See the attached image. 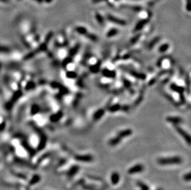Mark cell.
Instances as JSON below:
<instances>
[{
    "instance_id": "cell-1",
    "label": "cell",
    "mask_w": 191,
    "mask_h": 190,
    "mask_svg": "<svg viewBox=\"0 0 191 190\" xmlns=\"http://www.w3.org/2000/svg\"><path fill=\"white\" fill-rule=\"evenodd\" d=\"M157 162L159 165L166 166V165H179L183 162V159L179 156L164 157L160 158L157 159Z\"/></svg>"
},
{
    "instance_id": "cell-2",
    "label": "cell",
    "mask_w": 191,
    "mask_h": 190,
    "mask_svg": "<svg viewBox=\"0 0 191 190\" xmlns=\"http://www.w3.org/2000/svg\"><path fill=\"white\" fill-rule=\"evenodd\" d=\"M74 159L80 162H91L93 160V156L92 154H77L74 156Z\"/></svg>"
},
{
    "instance_id": "cell-3",
    "label": "cell",
    "mask_w": 191,
    "mask_h": 190,
    "mask_svg": "<svg viewBox=\"0 0 191 190\" xmlns=\"http://www.w3.org/2000/svg\"><path fill=\"white\" fill-rule=\"evenodd\" d=\"M174 128H175V130H176L177 131H178V133H179V135H180L183 138V139H184V140H185L186 141V143H188L189 145H190L191 144V136H190V135H189V133H188V132H186L185 130H183V129L181 127L178 126L177 125H174Z\"/></svg>"
},
{
    "instance_id": "cell-4",
    "label": "cell",
    "mask_w": 191,
    "mask_h": 190,
    "mask_svg": "<svg viewBox=\"0 0 191 190\" xmlns=\"http://www.w3.org/2000/svg\"><path fill=\"white\" fill-rule=\"evenodd\" d=\"M144 170V166L141 164H137L131 167L127 170V173L129 175H135L141 173Z\"/></svg>"
},
{
    "instance_id": "cell-5",
    "label": "cell",
    "mask_w": 191,
    "mask_h": 190,
    "mask_svg": "<svg viewBox=\"0 0 191 190\" xmlns=\"http://www.w3.org/2000/svg\"><path fill=\"white\" fill-rule=\"evenodd\" d=\"M80 170V167L78 165H74L70 167L67 172V177L69 178H73Z\"/></svg>"
},
{
    "instance_id": "cell-6",
    "label": "cell",
    "mask_w": 191,
    "mask_h": 190,
    "mask_svg": "<svg viewBox=\"0 0 191 190\" xmlns=\"http://www.w3.org/2000/svg\"><path fill=\"white\" fill-rule=\"evenodd\" d=\"M120 175L117 172H113L110 175V181L111 184L113 185H116L118 184L120 181Z\"/></svg>"
},
{
    "instance_id": "cell-7",
    "label": "cell",
    "mask_w": 191,
    "mask_h": 190,
    "mask_svg": "<svg viewBox=\"0 0 191 190\" xmlns=\"http://www.w3.org/2000/svg\"><path fill=\"white\" fill-rule=\"evenodd\" d=\"M132 134V130L131 129H126V130H123L120 131L119 132L117 133V136L121 138V139L124 138L128 137V136H131Z\"/></svg>"
},
{
    "instance_id": "cell-8",
    "label": "cell",
    "mask_w": 191,
    "mask_h": 190,
    "mask_svg": "<svg viewBox=\"0 0 191 190\" xmlns=\"http://www.w3.org/2000/svg\"><path fill=\"white\" fill-rule=\"evenodd\" d=\"M107 17H108V20H109L110 21L113 22V23L119 24V25H124L126 24V22H125L124 20H121L120 19H118L117 18V17H115V16H111V15H108V16H107Z\"/></svg>"
},
{
    "instance_id": "cell-9",
    "label": "cell",
    "mask_w": 191,
    "mask_h": 190,
    "mask_svg": "<svg viewBox=\"0 0 191 190\" xmlns=\"http://www.w3.org/2000/svg\"><path fill=\"white\" fill-rule=\"evenodd\" d=\"M121 140H122V139H121V138L119 137L118 136H115V137H113L110 139L109 141H108V144H109L110 146H116L117 144H119L120 142L121 141Z\"/></svg>"
},
{
    "instance_id": "cell-10",
    "label": "cell",
    "mask_w": 191,
    "mask_h": 190,
    "mask_svg": "<svg viewBox=\"0 0 191 190\" xmlns=\"http://www.w3.org/2000/svg\"><path fill=\"white\" fill-rule=\"evenodd\" d=\"M166 120L169 122L174 124V125H178V124H180L182 122V119L179 118L178 117H167Z\"/></svg>"
},
{
    "instance_id": "cell-11",
    "label": "cell",
    "mask_w": 191,
    "mask_h": 190,
    "mask_svg": "<svg viewBox=\"0 0 191 190\" xmlns=\"http://www.w3.org/2000/svg\"><path fill=\"white\" fill-rule=\"evenodd\" d=\"M138 187H139L140 190H150V187L149 185H147V184H145V183L142 182H138L137 183Z\"/></svg>"
},
{
    "instance_id": "cell-12",
    "label": "cell",
    "mask_w": 191,
    "mask_h": 190,
    "mask_svg": "<svg viewBox=\"0 0 191 190\" xmlns=\"http://www.w3.org/2000/svg\"><path fill=\"white\" fill-rule=\"evenodd\" d=\"M62 114H63L59 112H58V113L56 114L55 115H53V116H51V117H50V120H51V121L53 122H57L62 117Z\"/></svg>"
},
{
    "instance_id": "cell-13",
    "label": "cell",
    "mask_w": 191,
    "mask_h": 190,
    "mask_svg": "<svg viewBox=\"0 0 191 190\" xmlns=\"http://www.w3.org/2000/svg\"><path fill=\"white\" fill-rule=\"evenodd\" d=\"M103 114H104V111H103V110H100V111H97L94 115V119L95 120H99V119L103 116Z\"/></svg>"
},
{
    "instance_id": "cell-14",
    "label": "cell",
    "mask_w": 191,
    "mask_h": 190,
    "mask_svg": "<svg viewBox=\"0 0 191 190\" xmlns=\"http://www.w3.org/2000/svg\"><path fill=\"white\" fill-rule=\"evenodd\" d=\"M76 30L79 33L81 34H86V32H87V31H86L87 30H86L84 27H77Z\"/></svg>"
},
{
    "instance_id": "cell-15",
    "label": "cell",
    "mask_w": 191,
    "mask_h": 190,
    "mask_svg": "<svg viewBox=\"0 0 191 190\" xmlns=\"http://www.w3.org/2000/svg\"><path fill=\"white\" fill-rule=\"evenodd\" d=\"M183 180L185 182H190L191 181V173L188 172V173H185L183 176Z\"/></svg>"
},
{
    "instance_id": "cell-16",
    "label": "cell",
    "mask_w": 191,
    "mask_h": 190,
    "mask_svg": "<svg viewBox=\"0 0 191 190\" xmlns=\"http://www.w3.org/2000/svg\"><path fill=\"white\" fill-rule=\"evenodd\" d=\"M38 107L37 105H34V106H32V108L31 110L32 115L36 114L38 112Z\"/></svg>"
},
{
    "instance_id": "cell-17",
    "label": "cell",
    "mask_w": 191,
    "mask_h": 190,
    "mask_svg": "<svg viewBox=\"0 0 191 190\" xmlns=\"http://www.w3.org/2000/svg\"><path fill=\"white\" fill-rule=\"evenodd\" d=\"M40 180V177H39L38 175L35 176V177H34V178L32 179V180L31 181V183H33V184H34V183H36V182H39V180Z\"/></svg>"
},
{
    "instance_id": "cell-18",
    "label": "cell",
    "mask_w": 191,
    "mask_h": 190,
    "mask_svg": "<svg viewBox=\"0 0 191 190\" xmlns=\"http://www.w3.org/2000/svg\"><path fill=\"white\" fill-rule=\"evenodd\" d=\"M117 30H116V29H113V30H111V31H110L109 33H108V36H113V35H115L116 33H117Z\"/></svg>"
},
{
    "instance_id": "cell-19",
    "label": "cell",
    "mask_w": 191,
    "mask_h": 190,
    "mask_svg": "<svg viewBox=\"0 0 191 190\" xmlns=\"http://www.w3.org/2000/svg\"><path fill=\"white\" fill-rule=\"evenodd\" d=\"M168 47V45H164L163 46H161L160 48V52H163L166 51V49H167V48Z\"/></svg>"
},
{
    "instance_id": "cell-20",
    "label": "cell",
    "mask_w": 191,
    "mask_h": 190,
    "mask_svg": "<svg viewBox=\"0 0 191 190\" xmlns=\"http://www.w3.org/2000/svg\"><path fill=\"white\" fill-rule=\"evenodd\" d=\"M51 36H52V33H49L48 35H47V36L46 37V39H45V40H46V42H47V41L48 42V41H50V39L51 38Z\"/></svg>"
},
{
    "instance_id": "cell-21",
    "label": "cell",
    "mask_w": 191,
    "mask_h": 190,
    "mask_svg": "<svg viewBox=\"0 0 191 190\" xmlns=\"http://www.w3.org/2000/svg\"><path fill=\"white\" fill-rule=\"evenodd\" d=\"M33 87H34V83H32V82H30V85H29V86H28V85H27V87H26V88H28V89H30V88H33Z\"/></svg>"
},
{
    "instance_id": "cell-22",
    "label": "cell",
    "mask_w": 191,
    "mask_h": 190,
    "mask_svg": "<svg viewBox=\"0 0 191 190\" xmlns=\"http://www.w3.org/2000/svg\"><path fill=\"white\" fill-rule=\"evenodd\" d=\"M9 1V0H0V2H8Z\"/></svg>"
},
{
    "instance_id": "cell-23",
    "label": "cell",
    "mask_w": 191,
    "mask_h": 190,
    "mask_svg": "<svg viewBox=\"0 0 191 190\" xmlns=\"http://www.w3.org/2000/svg\"><path fill=\"white\" fill-rule=\"evenodd\" d=\"M44 1H45L46 2H47V3H50V2H51L53 0H44Z\"/></svg>"
},
{
    "instance_id": "cell-24",
    "label": "cell",
    "mask_w": 191,
    "mask_h": 190,
    "mask_svg": "<svg viewBox=\"0 0 191 190\" xmlns=\"http://www.w3.org/2000/svg\"><path fill=\"white\" fill-rule=\"evenodd\" d=\"M35 1H36L37 2H39V3H41V2L43 1V0H35Z\"/></svg>"
},
{
    "instance_id": "cell-25",
    "label": "cell",
    "mask_w": 191,
    "mask_h": 190,
    "mask_svg": "<svg viewBox=\"0 0 191 190\" xmlns=\"http://www.w3.org/2000/svg\"><path fill=\"white\" fill-rule=\"evenodd\" d=\"M104 1V0H96V2H100V1Z\"/></svg>"
},
{
    "instance_id": "cell-26",
    "label": "cell",
    "mask_w": 191,
    "mask_h": 190,
    "mask_svg": "<svg viewBox=\"0 0 191 190\" xmlns=\"http://www.w3.org/2000/svg\"><path fill=\"white\" fill-rule=\"evenodd\" d=\"M163 190L162 189H158V190Z\"/></svg>"
},
{
    "instance_id": "cell-27",
    "label": "cell",
    "mask_w": 191,
    "mask_h": 190,
    "mask_svg": "<svg viewBox=\"0 0 191 190\" xmlns=\"http://www.w3.org/2000/svg\"></svg>"
}]
</instances>
